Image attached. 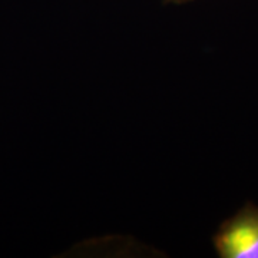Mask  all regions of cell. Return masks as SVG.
<instances>
[{
  "mask_svg": "<svg viewBox=\"0 0 258 258\" xmlns=\"http://www.w3.org/2000/svg\"><path fill=\"white\" fill-rule=\"evenodd\" d=\"M214 245L221 258H258V208L247 207L225 222Z\"/></svg>",
  "mask_w": 258,
  "mask_h": 258,
  "instance_id": "6da1fadb",
  "label": "cell"
}]
</instances>
